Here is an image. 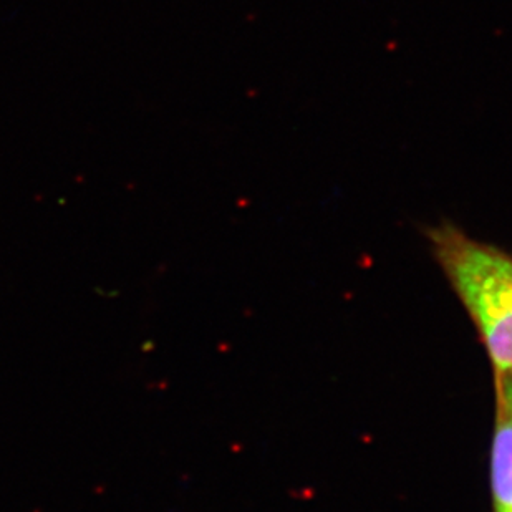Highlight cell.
I'll return each mask as SVG.
<instances>
[{
    "label": "cell",
    "mask_w": 512,
    "mask_h": 512,
    "mask_svg": "<svg viewBox=\"0 0 512 512\" xmlns=\"http://www.w3.org/2000/svg\"><path fill=\"white\" fill-rule=\"evenodd\" d=\"M491 484L496 512L512 511V403L503 392H499L498 423L491 456Z\"/></svg>",
    "instance_id": "7a4b0ae2"
},
{
    "label": "cell",
    "mask_w": 512,
    "mask_h": 512,
    "mask_svg": "<svg viewBox=\"0 0 512 512\" xmlns=\"http://www.w3.org/2000/svg\"><path fill=\"white\" fill-rule=\"evenodd\" d=\"M436 257L483 335L496 372L512 375V257L453 226L431 232Z\"/></svg>",
    "instance_id": "6da1fadb"
},
{
    "label": "cell",
    "mask_w": 512,
    "mask_h": 512,
    "mask_svg": "<svg viewBox=\"0 0 512 512\" xmlns=\"http://www.w3.org/2000/svg\"><path fill=\"white\" fill-rule=\"evenodd\" d=\"M504 512H512V511H504Z\"/></svg>",
    "instance_id": "277c9868"
},
{
    "label": "cell",
    "mask_w": 512,
    "mask_h": 512,
    "mask_svg": "<svg viewBox=\"0 0 512 512\" xmlns=\"http://www.w3.org/2000/svg\"><path fill=\"white\" fill-rule=\"evenodd\" d=\"M501 392L509 398V401L512 403V382H504L503 388H501Z\"/></svg>",
    "instance_id": "3957f363"
}]
</instances>
